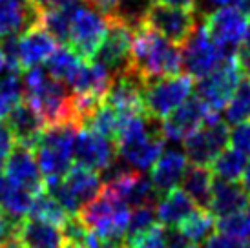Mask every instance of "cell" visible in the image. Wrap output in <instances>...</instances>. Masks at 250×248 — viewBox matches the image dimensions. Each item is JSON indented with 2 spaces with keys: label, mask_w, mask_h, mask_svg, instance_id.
I'll list each match as a JSON object with an SVG mask.
<instances>
[{
  "label": "cell",
  "mask_w": 250,
  "mask_h": 248,
  "mask_svg": "<svg viewBox=\"0 0 250 248\" xmlns=\"http://www.w3.org/2000/svg\"><path fill=\"white\" fill-rule=\"evenodd\" d=\"M247 155L236 148H225L217 157L212 161V173L223 181H239L243 177Z\"/></svg>",
  "instance_id": "29"
},
{
  "label": "cell",
  "mask_w": 250,
  "mask_h": 248,
  "mask_svg": "<svg viewBox=\"0 0 250 248\" xmlns=\"http://www.w3.org/2000/svg\"><path fill=\"white\" fill-rule=\"evenodd\" d=\"M59 48V42L39 24L19 33V62L22 69L41 66Z\"/></svg>",
  "instance_id": "18"
},
{
  "label": "cell",
  "mask_w": 250,
  "mask_h": 248,
  "mask_svg": "<svg viewBox=\"0 0 250 248\" xmlns=\"http://www.w3.org/2000/svg\"><path fill=\"white\" fill-rule=\"evenodd\" d=\"M195 208L197 207L194 205V201L181 188H172L167 193L159 195L157 205H155V214L163 227H177Z\"/></svg>",
  "instance_id": "25"
},
{
  "label": "cell",
  "mask_w": 250,
  "mask_h": 248,
  "mask_svg": "<svg viewBox=\"0 0 250 248\" xmlns=\"http://www.w3.org/2000/svg\"><path fill=\"white\" fill-rule=\"evenodd\" d=\"M188 159L185 152L177 148L163 150L159 159L152 166V183L159 195L167 193L172 188H177L181 185V179L188 168Z\"/></svg>",
  "instance_id": "21"
},
{
  "label": "cell",
  "mask_w": 250,
  "mask_h": 248,
  "mask_svg": "<svg viewBox=\"0 0 250 248\" xmlns=\"http://www.w3.org/2000/svg\"><path fill=\"white\" fill-rule=\"evenodd\" d=\"M225 53L210 39L205 24H197L192 35L181 44V61L183 71L192 79H203L210 71L219 66L225 59Z\"/></svg>",
  "instance_id": "10"
},
{
  "label": "cell",
  "mask_w": 250,
  "mask_h": 248,
  "mask_svg": "<svg viewBox=\"0 0 250 248\" xmlns=\"http://www.w3.org/2000/svg\"><path fill=\"white\" fill-rule=\"evenodd\" d=\"M22 101V77L21 69L6 68L0 75V121L9 115L17 104Z\"/></svg>",
  "instance_id": "31"
},
{
  "label": "cell",
  "mask_w": 250,
  "mask_h": 248,
  "mask_svg": "<svg viewBox=\"0 0 250 248\" xmlns=\"http://www.w3.org/2000/svg\"><path fill=\"white\" fill-rule=\"evenodd\" d=\"M214 228H215L214 215L210 214V212H207V210L195 208L194 212L181 223L179 230L190 243L199 245V243H205L208 239Z\"/></svg>",
  "instance_id": "32"
},
{
  "label": "cell",
  "mask_w": 250,
  "mask_h": 248,
  "mask_svg": "<svg viewBox=\"0 0 250 248\" xmlns=\"http://www.w3.org/2000/svg\"><path fill=\"white\" fill-rule=\"evenodd\" d=\"M77 217L101 239H125L130 210L125 203L101 190L95 199L79 210Z\"/></svg>",
  "instance_id": "5"
},
{
  "label": "cell",
  "mask_w": 250,
  "mask_h": 248,
  "mask_svg": "<svg viewBox=\"0 0 250 248\" xmlns=\"http://www.w3.org/2000/svg\"><path fill=\"white\" fill-rule=\"evenodd\" d=\"M22 101H26L41 115L46 126L62 123L77 124L68 86L51 79L41 66L26 69L22 77Z\"/></svg>",
  "instance_id": "3"
},
{
  "label": "cell",
  "mask_w": 250,
  "mask_h": 248,
  "mask_svg": "<svg viewBox=\"0 0 250 248\" xmlns=\"http://www.w3.org/2000/svg\"><path fill=\"white\" fill-rule=\"evenodd\" d=\"M128 68L143 83L159 77L179 75L183 71L181 46L167 41L146 24H141L133 31Z\"/></svg>",
  "instance_id": "2"
},
{
  "label": "cell",
  "mask_w": 250,
  "mask_h": 248,
  "mask_svg": "<svg viewBox=\"0 0 250 248\" xmlns=\"http://www.w3.org/2000/svg\"><path fill=\"white\" fill-rule=\"evenodd\" d=\"M99 248H126L125 239H101Z\"/></svg>",
  "instance_id": "48"
},
{
  "label": "cell",
  "mask_w": 250,
  "mask_h": 248,
  "mask_svg": "<svg viewBox=\"0 0 250 248\" xmlns=\"http://www.w3.org/2000/svg\"><path fill=\"white\" fill-rule=\"evenodd\" d=\"M229 143H232V148L250 155V123L236 124V128L230 131Z\"/></svg>",
  "instance_id": "38"
},
{
  "label": "cell",
  "mask_w": 250,
  "mask_h": 248,
  "mask_svg": "<svg viewBox=\"0 0 250 248\" xmlns=\"http://www.w3.org/2000/svg\"><path fill=\"white\" fill-rule=\"evenodd\" d=\"M28 217L46 221V223H51V225H57V227L62 228L64 223L70 219L71 215H68V212L46 190H42V192L35 193L31 208L28 212Z\"/></svg>",
  "instance_id": "30"
},
{
  "label": "cell",
  "mask_w": 250,
  "mask_h": 248,
  "mask_svg": "<svg viewBox=\"0 0 250 248\" xmlns=\"http://www.w3.org/2000/svg\"><path fill=\"white\" fill-rule=\"evenodd\" d=\"M165 235H167V248H190L194 243H190L183 235L177 227H165Z\"/></svg>",
  "instance_id": "41"
},
{
  "label": "cell",
  "mask_w": 250,
  "mask_h": 248,
  "mask_svg": "<svg viewBox=\"0 0 250 248\" xmlns=\"http://www.w3.org/2000/svg\"><path fill=\"white\" fill-rule=\"evenodd\" d=\"M0 248H26V247L19 239V235L15 234L11 237H7V239H4V241H0Z\"/></svg>",
  "instance_id": "46"
},
{
  "label": "cell",
  "mask_w": 250,
  "mask_h": 248,
  "mask_svg": "<svg viewBox=\"0 0 250 248\" xmlns=\"http://www.w3.org/2000/svg\"><path fill=\"white\" fill-rule=\"evenodd\" d=\"M153 225H157L155 207H137L130 214V219H128V227H126V234H125V245H128L133 239L141 237Z\"/></svg>",
  "instance_id": "36"
},
{
  "label": "cell",
  "mask_w": 250,
  "mask_h": 248,
  "mask_svg": "<svg viewBox=\"0 0 250 248\" xmlns=\"http://www.w3.org/2000/svg\"><path fill=\"white\" fill-rule=\"evenodd\" d=\"M234 7H236L243 17L250 19V0H234Z\"/></svg>",
  "instance_id": "47"
},
{
  "label": "cell",
  "mask_w": 250,
  "mask_h": 248,
  "mask_svg": "<svg viewBox=\"0 0 250 248\" xmlns=\"http://www.w3.org/2000/svg\"><path fill=\"white\" fill-rule=\"evenodd\" d=\"M143 86L145 83L133 73L130 68L113 75L110 90L106 93L103 103L111 106L119 113V117H133V115H145L143 106Z\"/></svg>",
  "instance_id": "14"
},
{
  "label": "cell",
  "mask_w": 250,
  "mask_h": 248,
  "mask_svg": "<svg viewBox=\"0 0 250 248\" xmlns=\"http://www.w3.org/2000/svg\"><path fill=\"white\" fill-rule=\"evenodd\" d=\"M17 235L26 248H62L66 243L62 228L33 217H22Z\"/></svg>",
  "instance_id": "24"
},
{
  "label": "cell",
  "mask_w": 250,
  "mask_h": 248,
  "mask_svg": "<svg viewBox=\"0 0 250 248\" xmlns=\"http://www.w3.org/2000/svg\"><path fill=\"white\" fill-rule=\"evenodd\" d=\"M113 81V73L97 61H83L68 83L71 93H83V95H93L104 101L106 93L110 90V84Z\"/></svg>",
  "instance_id": "20"
},
{
  "label": "cell",
  "mask_w": 250,
  "mask_h": 248,
  "mask_svg": "<svg viewBox=\"0 0 250 248\" xmlns=\"http://www.w3.org/2000/svg\"><path fill=\"white\" fill-rule=\"evenodd\" d=\"M243 247V241L239 239H234V237H229V235L223 234H215L210 235L208 239L205 241V247L203 248H241Z\"/></svg>",
  "instance_id": "42"
},
{
  "label": "cell",
  "mask_w": 250,
  "mask_h": 248,
  "mask_svg": "<svg viewBox=\"0 0 250 248\" xmlns=\"http://www.w3.org/2000/svg\"><path fill=\"white\" fill-rule=\"evenodd\" d=\"M247 214L250 215V195H249V205H247Z\"/></svg>",
  "instance_id": "52"
},
{
  "label": "cell",
  "mask_w": 250,
  "mask_h": 248,
  "mask_svg": "<svg viewBox=\"0 0 250 248\" xmlns=\"http://www.w3.org/2000/svg\"><path fill=\"white\" fill-rule=\"evenodd\" d=\"M203 24L215 46L225 55H234L243 41L249 19L243 17L234 6H223L205 15Z\"/></svg>",
  "instance_id": "12"
},
{
  "label": "cell",
  "mask_w": 250,
  "mask_h": 248,
  "mask_svg": "<svg viewBox=\"0 0 250 248\" xmlns=\"http://www.w3.org/2000/svg\"><path fill=\"white\" fill-rule=\"evenodd\" d=\"M4 69H6V57H4V51L0 48V75H2Z\"/></svg>",
  "instance_id": "50"
},
{
  "label": "cell",
  "mask_w": 250,
  "mask_h": 248,
  "mask_svg": "<svg viewBox=\"0 0 250 248\" xmlns=\"http://www.w3.org/2000/svg\"><path fill=\"white\" fill-rule=\"evenodd\" d=\"M167 137L161 121L148 115H133L121 119V128L115 137L117 157L132 170L148 172L165 150Z\"/></svg>",
  "instance_id": "1"
},
{
  "label": "cell",
  "mask_w": 250,
  "mask_h": 248,
  "mask_svg": "<svg viewBox=\"0 0 250 248\" xmlns=\"http://www.w3.org/2000/svg\"><path fill=\"white\" fill-rule=\"evenodd\" d=\"M143 24L152 28L161 37H165L167 41L181 46L197 26V13L194 9L167 6L157 0H152L146 9Z\"/></svg>",
  "instance_id": "9"
},
{
  "label": "cell",
  "mask_w": 250,
  "mask_h": 248,
  "mask_svg": "<svg viewBox=\"0 0 250 248\" xmlns=\"http://www.w3.org/2000/svg\"><path fill=\"white\" fill-rule=\"evenodd\" d=\"M234 0H197V6H195V13L205 17V15H208L210 11H214L217 7H223V6H229L232 4Z\"/></svg>",
  "instance_id": "44"
},
{
  "label": "cell",
  "mask_w": 250,
  "mask_h": 248,
  "mask_svg": "<svg viewBox=\"0 0 250 248\" xmlns=\"http://www.w3.org/2000/svg\"><path fill=\"white\" fill-rule=\"evenodd\" d=\"M83 61L84 59L77 55L68 44H59V48L46 61V71L51 79L68 86V83L71 81V77L75 75V71L83 64Z\"/></svg>",
  "instance_id": "28"
},
{
  "label": "cell",
  "mask_w": 250,
  "mask_h": 248,
  "mask_svg": "<svg viewBox=\"0 0 250 248\" xmlns=\"http://www.w3.org/2000/svg\"><path fill=\"white\" fill-rule=\"evenodd\" d=\"M250 119V79L243 77L237 84L234 95L230 97L229 104L225 106V121L227 124H241Z\"/></svg>",
  "instance_id": "33"
},
{
  "label": "cell",
  "mask_w": 250,
  "mask_h": 248,
  "mask_svg": "<svg viewBox=\"0 0 250 248\" xmlns=\"http://www.w3.org/2000/svg\"><path fill=\"white\" fill-rule=\"evenodd\" d=\"M108 29V19L88 6L75 11L70 24L68 46L84 61H91L97 53Z\"/></svg>",
  "instance_id": "11"
},
{
  "label": "cell",
  "mask_w": 250,
  "mask_h": 248,
  "mask_svg": "<svg viewBox=\"0 0 250 248\" xmlns=\"http://www.w3.org/2000/svg\"><path fill=\"white\" fill-rule=\"evenodd\" d=\"M35 193L7 181L0 173V207L6 210L9 215L15 217H26L31 208Z\"/></svg>",
  "instance_id": "27"
},
{
  "label": "cell",
  "mask_w": 250,
  "mask_h": 248,
  "mask_svg": "<svg viewBox=\"0 0 250 248\" xmlns=\"http://www.w3.org/2000/svg\"><path fill=\"white\" fill-rule=\"evenodd\" d=\"M250 192L237 181L215 179L212 185V199H210V214L215 217L236 214L247 210Z\"/></svg>",
  "instance_id": "23"
},
{
  "label": "cell",
  "mask_w": 250,
  "mask_h": 248,
  "mask_svg": "<svg viewBox=\"0 0 250 248\" xmlns=\"http://www.w3.org/2000/svg\"><path fill=\"white\" fill-rule=\"evenodd\" d=\"M62 248H83L81 245H77V243H71V241H66L62 245Z\"/></svg>",
  "instance_id": "51"
},
{
  "label": "cell",
  "mask_w": 250,
  "mask_h": 248,
  "mask_svg": "<svg viewBox=\"0 0 250 248\" xmlns=\"http://www.w3.org/2000/svg\"><path fill=\"white\" fill-rule=\"evenodd\" d=\"M241 42L243 44H239V48L236 49V59L241 73L250 79V24L247 26V31H245V37Z\"/></svg>",
  "instance_id": "40"
},
{
  "label": "cell",
  "mask_w": 250,
  "mask_h": 248,
  "mask_svg": "<svg viewBox=\"0 0 250 248\" xmlns=\"http://www.w3.org/2000/svg\"><path fill=\"white\" fill-rule=\"evenodd\" d=\"M212 185H214V175L207 166L192 165L190 168H187V172L181 179V190L201 210H207L210 207Z\"/></svg>",
  "instance_id": "26"
},
{
  "label": "cell",
  "mask_w": 250,
  "mask_h": 248,
  "mask_svg": "<svg viewBox=\"0 0 250 248\" xmlns=\"http://www.w3.org/2000/svg\"><path fill=\"white\" fill-rule=\"evenodd\" d=\"M126 248H167V235H165V227L157 223L153 225L148 232L133 239L132 243L125 245Z\"/></svg>",
  "instance_id": "37"
},
{
  "label": "cell",
  "mask_w": 250,
  "mask_h": 248,
  "mask_svg": "<svg viewBox=\"0 0 250 248\" xmlns=\"http://www.w3.org/2000/svg\"><path fill=\"white\" fill-rule=\"evenodd\" d=\"M241 179H243L241 185H243L245 188L250 192V161L247 163V166H245V172H243V177H241Z\"/></svg>",
  "instance_id": "49"
},
{
  "label": "cell",
  "mask_w": 250,
  "mask_h": 248,
  "mask_svg": "<svg viewBox=\"0 0 250 248\" xmlns=\"http://www.w3.org/2000/svg\"><path fill=\"white\" fill-rule=\"evenodd\" d=\"M117 159L115 143L110 139L99 135L97 131L90 128H81L75 137L73 146V161L75 165L90 168L93 172L101 173Z\"/></svg>",
  "instance_id": "15"
},
{
  "label": "cell",
  "mask_w": 250,
  "mask_h": 248,
  "mask_svg": "<svg viewBox=\"0 0 250 248\" xmlns=\"http://www.w3.org/2000/svg\"><path fill=\"white\" fill-rule=\"evenodd\" d=\"M62 183L66 192L70 193L71 201L75 203V207L79 210L84 205H88L90 201L95 199L103 190V181L99 177V173L90 170V168L75 165V163L64 173Z\"/></svg>",
  "instance_id": "22"
},
{
  "label": "cell",
  "mask_w": 250,
  "mask_h": 248,
  "mask_svg": "<svg viewBox=\"0 0 250 248\" xmlns=\"http://www.w3.org/2000/svg\"><path fill=\"white\" fill-rule=\"evenodd\" d=\"M229 141L230 130L227 121H223L219 113L210 111L205 123L183 141L185 155L192 165L208 166L227 148Z\"/></svg>",
  "instance_id": "7"
},
{
  "label": "cell",
  "mask_w": 250,
  "mask_h": 248,
  "mask_svg": "<svg viewBox=\"0 0 250 248\" xmlns=\"http://www.w3.org/2000/svg\"><path fill=\"white\" fill-rule=\"evenodd\" d=\"M161 4H167V6H174V7H185V9H194L197 6V0H157Z\"/></svg>",
  "instance_id": "45"
},
{
  "label": "cell",
  "mask_w": 250,
  "mask_h": 248,
  "mask_svg": "<svg viewBox=\"0 0 250 248\" xmlns=\"http://www.w3.org/2000/svg\"><path fill=\"white\" fill-rule=\"evenodd\" d=\"M194 90V79L188 75L159 77L143 86V106L148 117L163 121L170 111L187 101Z\"/></svg>",
  "instance_id": "6"
},
{
  "label": "cell",
  "mask_w": 250,
  "mask_h": 248,
  "mask_svg": "<svg viewBox=\"0 0 250 248\" xmlns=\"http://www.w3.org/2000/svg\"><path fill=\"white\" fill-rule=\"evenodd\" d=\"M15 145L17 143H15V137L13 133H11V130H9L7 123L0 121V172H2V168L6 165L9 153L13 152Z\"/></svg>",
  "instance_id": "39"
},
{
  "label": "cell",
  "mask_w": 250,
  "mask_h": 248,
  "mask_svg": "<svg viewBox=\"0 0 250 248\" xmlns=\"http://www.w3.org/2000/svg\"><path fill=\"white\" fill-rule=\"evenodd\" d=\"M84 128H90V130L97 131L99 135L110 139L115 143V137L119 133V128H121V117L119 113L111 106L108 104H101L97 108V111L91 115V119L88 121V124Z\"/></svg>",
  "instance_id": "34"
},
{
  "label": "cell",
  "mask_w": 250,
  "mask_h": 248,
  "mask_svg": "<svg viewBox=\"0 0 250 248\" xmlns=\"http://www.w3.org/2000/svg\"><path fill=\"white\" fill-rule=\"evenodd\" d=\"M6 119L7 126L15 137V143L35 152L37 145L42 137V131L46 128V123L41 119V115L26 101H21L9 111Z\"/></svg>",
  "instance_id": "19"
},
{
  "label": "cell",
  "mask_w": 250,
  "mask_h": 248,
  "mask_svg": "<svg viewBox=\"0 0 250 248\" xmlns=\"http://www.w3.org/2000/svg\"><path fill=\"white\" fill-rule=\"evenodd\" d=\"M208 113L210 110L203 104V101L197 95L183 101L177 108H174L161 121L163 133H165L167 141H172V143L185 141L192 131H195L205 123Z\"/></svg>",
  "instance_id": "16"
},
{
  "label": "cell",
  "mask_w": 250,
  "mask_h": 248,
  "mask_svg": "<svg viewBox=\"0 0 250 248\" xmlns=\"http://www.w3.org/2000/svg\"><path fill=\"white\" fill-rule=\"evenodd\" d=\"M83 2L108 19V17H113V15L117 13V7L121 0H83Z\"/></svg>",
  "instance_id": "43"
},
{
  "label": "cell",
  "mask_w": 250,
  "mask_h": 248,
  "mask_svg": "<svg viewBox=\"0 0 250 248\" xmlns=\"http://www.w3.org/2000/svg\"><path fill=\"white\" fill-rule=\"evenodd\" d=\"M4 177L15 185L22 186L31 193H39L44 190V179L37 165V157L33 150L15 145L13 152L9 153L4 165Z\"/></svg>",
  "instance_id": "17"
},
{
  "label": "cell",
  "mask_w": 250,
  "mask_h": 248,
  "mask_svg": "<svg viewBox=\"0 0 250 248\" xmlns=\"http://www.w3.org/2000/svg\"><path fill=\"white\" fill-rule=\"evenodd\" d=\"M81 126L73 123L51 124L42 131V137L37 145V165L42 173V179L64 177L73 165V146Z\"/></svg>",
  "instance_id": "4"
},
{
  "label": "cell",
  "mask_w": 250,
  "mask_h": 248,
  "mask_svg": "<svg viewBox=\"0 0 250 248\" xmlns=\"http://www.w3.org/2000/svg\"><path fill=\"white\" fill-rule=\"evenodd\" d=\"M241 79H243V73L239 69L236 53L227 55L219 62V66H215L208 75H205L197 81L195 91L210 111L219 113L229 104L230 97L234 95Z\"/></svg>",
  "instance_id": "8"
},
{
  "label": "cell",
  "mask_w": 250,
  "mask_h": 248,
  "mask_svg": "<svg viewBox=\"0 0 250 248\" xmlns=\"http://www.w3.org/2000/svg\"><path fill=\"white\" fill-rule=\"evenodd\" d=\"M215 230L223 235H229V237H234L239 241H247L250 239V215L247 214V210H243V212L217 217Z\"/></svg>",
  "instance_id": "35"
},
{
  "label": "cell",
  "mask_w": 250,
  "mask_h": 248,
  "mask_svg": "<svg viewBox=\"0 0 250 248\" xmlns=\"http://www.w3.org/2000/svg\"><path fill=\"white\" fill-rule=\"evenodd\" d=\"M135 29L117 17H108V29L93 61L101 62L113 75L125 71L130 64V48Z\"/></svg>",
  "instance_id": "13"
}]
</instances>
